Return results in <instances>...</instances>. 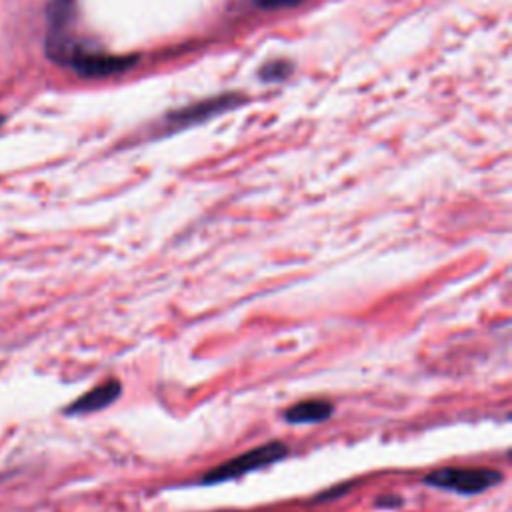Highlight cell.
<instances>
[{
  "label": "cell",
  "mask_w": 512,
  "mask_h": 512,
  "mask_svg": "<svg viewBox=\"0 0 512 512\" xmlns=\"http://www.w3.org/2000/svg\"><path fill=\"white\" fill-rule=\"evenodd\" d=\"M48 34H46V56L62 66H70L84 78H102L128 70L134 66L136 56H114L100 48L78 40L72 34L76 20V0H50L46 8Z\"/></svg>",
  "instance_id": "6da1fadb"
},
{
  "label": "cell",
  "mask_w": 512,
  "mask_h": 512,
  "mask_svg": "<svg viewBox=\"0 0 512 512\" xmlns=\"http://www.w3.org/2000/svg\"><path fill=\"white\" fill-rule=\"evenodd\" d=\"M288 72H290L288 62H268L260 70V76L264 78V82H270V80H282Z\"/></svg>",
  "instance_id": "52a82bcc"
},
{
  "label": "cell",
  "mask_w": 512,
  "mask_h": 512,
  "mask_svg": "<svg viewBox=\"0 0 512 512\" xmlns=\"http://www.w3.org/2000/svg\"><path fill=\"white\" fill-rule=\"evenodd\" d=\"M334 414V404L324 398H310L292 404L284 410V420L288 424H312V422H324Z\"/></svg>",
  "instance_id": "8992f818"
},
{
  "label": "cell",
  "mask_w": 512,
  "mask_h": 512,
  "mask_svg": "<svg viewBox=\"0 0 512 512\" xmlns=\"http://www.w3.org/2000/svg\"><path fill=\"white\" fill-rule=\"evenodd\" d=\"M2 122H4V116H0V126H2Z\"/></svg>",
  "instance_id": "30bf717a"
},
{
  "label": "cell",
  "mask_w": 512,
  "mask_h": 512,
  "mask_svg": "<svg viewBox=\"0 0 512 512\" xmlns=\"http://www.w3.org/2000/svg\"><path fill=\"white\" fill-rule=\"evenodd\" d=\"M424 484L450 490L462 496H474L480 494L500 482H504V474L494 468H460V466H448L438 468L422 478Z\"/></svg>",
  "instance_id": "3957f363"
},
{
  "label": "cell",
  "mask_w": 512,
  "mask_h": 512,
  "mask_svg": "<svg viewBox=\"0 0 512 512\" xmlns=\"http://www.w3.org/2000/svg\"><path fill=\"white\" fill-rule=\"evenodd\" d=\"M388 502H394L396 506H400V504H402V498H400V496H380V498H376V504H378V506H388V508H392V504H388Z\"/></svg>",
  "instance_id": "9c48e42d"
},
{
  "label": "cell",
  "mask_w": 512,
  "mask_h": 512,
  "mask_svg": "<svg viewBox=\"0 0 512 512\" xmlns=\"http://www.w3.org/2000/svg\"><path fill=\"white\" fill-rule=\"evenodd\" d=\"M262 10H278V8H292L306 0H252Z\"/></svg>",
  "instance_id": "ba28073f"
},
{
  "label": "cell",
  "mask_w": 512,
  "mask_h": 512,
  "mask_svg": "<svg viewBox=\"0 0 512 512\" xmlns=\"http://www.w3.org/2000/svg\"><path fill=\"white\" fill-rule=\"evenodd\" d=\"M238 98L236 96H224V98H216V100H208V102H202L198 106H190L186 110H178L176 114L168 116V128L176 130V126H190L194 122H200V120H208L210 116L214 114H220L222 110L226 108H234L238 106Z\"/></svg>",
  "instance_id": "5b68a950"
},
{
  "label": "cell",
  "mask_w": 512,
  "mask_h": 512,
  "mask_svg": "<svg viewBox=\"0 0 512 512\" xmlns=\"http://www.w3.org/2000/svg\"><path fill=\"white\" fill-rule=\"evenodd\" d=\"M122 392V384L116 378H108L102 384L90 388L88 392H84L82 396H78L74 402H70L64 408V414L68 416H76V414H88V412H98L106 406H110L112 402L118 400Z\"/></svg>",
  "instance_id": "277c9868"
},
{
  "label": "cell",
  "mask_w": 512,
  "mask_h": 512,
  "mask_svg": "<svg viewBox=\"0 0 512 512\" xmlns=\"http://www.w3.org/2000/svg\"><path fill=\"white\" fill-rule=\"evenodd\" d=\"M288 454V446L280 440H270L262 446H256V448H250L210 470H206L200 478V484L204 486H210V484H220V482H228V480H234V478H240L248 472H254V470H260V468H266L274 462H280L282 458H286Z\"/></svg>",
  "instance_id": "7a4b0ae2"
}]
</instances>
